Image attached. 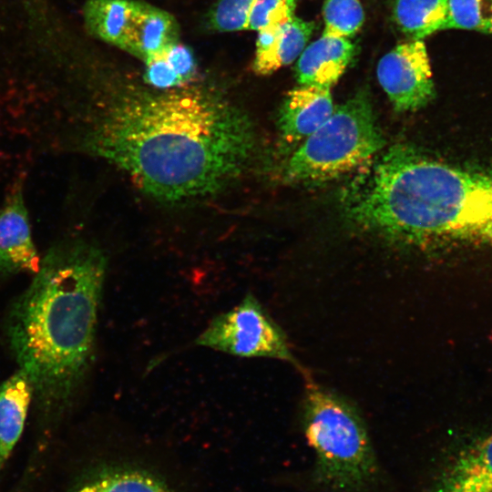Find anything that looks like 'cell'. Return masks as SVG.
<instances>
[{
	"instance_id": "obj_20",
	"label": "cell",
	"mask_w": 492,
	"mask_h": 492,
	"mask_svg": "<svg viewBox=\"0 0 492 492\" xmlns=\"http://www.w3.org/2000/svg\"><path fill=\"white\" fill-rule=\"evenodd\" d=\"M295 7V0H255L247 29L259 32L282 24L294 16Z\"/></svg>"
},
{
	"instance_id": "obj_1",
	"label": "cell",
	"mask_w": 492,
	"mask_h": 492,
	"mask_svg": "<svg viewBox=\"0 0 492 492\" xmlns=\"http://www.w3.org/2000/svg\"><path fill=\"white\" fill-rule=\"evenodd\" d=\"M255 134L249 117L193 88L121 99L87 135V149L165 201L205 197L246 168Z\"/></svg>"
},
{
	"instance_id": "obj_21",
	"label": "cell",
	"mask_w": 492,
	"mask_h": 492,
	"mask_svg": "<svg viewBox=\"0 0 492 492\" xmlns=\"http://www.w3.org/2000/svg\"><path fill=\"white\" fill-rule=\"evenodd\" d=\"M255 0H220L212 11L210 24L220 32L247 29L248 19Z\"/></svg>"
},
{
	"instance_id": "obj_6",
	"label": "cell",
	"mask_w": 492,
	"mask_h": 492,
	"mask_svg": "<svg viewBox=\"0 0 492 492\" xmlns=\"http://www.w3.org/2000/svg\"><path fill=\"white\" fill-rule=\"evenodd\" d=\"M196 344L239 357L273 358L296 364L284 333L251 293L215 316Z\"/></svg>"
},
{
	"instance_id": "obj_12",
	"label": "cell",
	"mask_w": 492,
	"mask_h": 492,
	"mask_svg": "<svg viewBox=\"0 0 492 492\" xmlns=\"http://www.w3.org/2000/svg\"><path fill=\"white\" fill-rule=\"evenodd\" d=\"M33 401L31 383L17 370L0 385V472L8 460L24 429Z\"/></svg>"
},
{
	"instance_id": "obj_8",
	"label": "cell",
	"mask_w": 492,
	"mask_h": 492,
	"mask_svg": "<svg viewBox=\"0 0 492 492\" xmlns=\"http://www.w3.org/2000/svg\"><path fill=\"white\" fill-rule=\"evenodd\" d=\"M40 262L19 183L0 209V274L36 273Z\"/></svg>"
},
{
	"instance_id": "obj_7",
	"label": "cell",
	"mask_w": 492,
	"mask_h": 492,
	"mask_svg": "<svg viewBox=\"0 0 492 492\" xmlns=\"http://www.w3.org/2000/svg\"><path fill=\"white\" fill-rule=\"evenodd\" d=\"M376 76L396 112L416 111L435 97L424 40L411 39L395 46L379 60Z\"/></svg>"
},
{
	"instance_id": "obj_13",
	"label": "cell",
	"mask_w": 492,
	"mask_h": 492,
	"mask_svg": "<svg viewBox=\"0 0 492 492\" xmlns=\"http://www.w3.org/2000/svg\"><path fill=\"white\" fill-rule=\"evenodd\" d=\"M439 492H492V432L456 457Z\"/></svg>"
},
{
	"instance_id": "obj_4",
	"label": "cell",
	"mask_w": 492,
	"mask_h": 492,
	"mask_svg": "<svg viewBox=\"0 0 492 492\" xmlns=\"http://www.w3.org/2000/svg\"><path fill=\"white\" fill-rule=\"evenodd\" d=\"M302 426L316 457L317 481L333 492H358L377 477L378 464L365 425L342 396L307 383Z\"/></svg>"
},
{
	"instance_id": "obj_10",
	"label": "cell",
	"mask_w": 492,
	"mask_h": 492,
	"mask_svg": "<svg viewBox=\"0 0 492 492\" xmlns=\"http://www.w3.org/2000/svg\"><path fill=\"white\" fill-rule=\"evenodd\" d=\"M314 23L297 16L259 31L252 64L256 74L267 76L292 64L306 46Z\"/></svg>"
},
{
	"instance_id": "obj_23",
	"label": "cell",
	"mask_w": 492,
	"mask_h": 492,
	"mask_svg": "<svg viewBox=\"0 0 492 492\" xmlns=\"http://www.w3.org/2000/svg\"><path fill=\"white\" fill-rule=\"evenodd\" d=\"M482 32L492 34V5Z\"/></svg>"
},
{
	"instance_id": "obj_5",
	"label": "cell",
	"mask_w": 492,
	"mask_h": 492,
	"mask_svg": "<svg viewBox=\"0 0 492 492\" xmlns=\"http://www.w3.org/2000/svg\"><path fill=\"white\" fill-rule=\"evenodd\" d=\"M369 94L360 90L334 108L330 118L289 159L287 181L314 184L337 179L371 159L384 145Z\"/></svg>"
},
{
	"instance_id": "obj_9",
	"label": "cell",
	"mask_w": 492,
	"mask_h": 492,
	"mask_svg": "<svg viewBox=\"0 0 492 492\" xmlns=\"http://www.w3.org/2000/svg\"><path fill=\"white\" fill-rule=\"evenodd\" d=\"M333 109L330 87L300 85L285 95L278 113V128L288 142L305 139L330 118Z\"/></svg>"
},
{
	"instance_id": "obj_18",
	"label": "cell",
	"mask_w": 492,
	"mask_h": 492,
	"mask_svg": "<svg viewBox=\"0 0 492 492\" xmlns=\"http://www.w3.org/2000/svg\"><path fill=\"white\" fill-rule=\"evenodd\" d=\"M323 34L339 37L353 36L364 24V13L360 0H324Z\"/></svg>"
},
{
	"instance_id": "obj_11",
	"label": "cell",
	"mask_w": 492,
	"mask_h": 492,
	"mask_svg": "<svg viewBox=\"0 0 492 492\" xmlns=\"http://www.w3.org/2000/svg\"><path fill=\"white\" fill-rule=\"evenodd\" d=\"M355 52L348 38L323 34L305 46L297 60L295 75L299 84L331 88L345 72Z\"/></svg>"
},
{
	"instance_id": "obj_3",
	"label": "cell",
	"mask_w": 492,
	"mask_h": 492,
	"mask_svg": "<svg viewBox=\"0 0 492 492\" xmlns=\"http://www.w3.org/2000/svg\"><path fill=\"white\" fill-rule=\"evenodd\" d=\"M359 229L420 248H492V169L447 164L394 145L345 190Z\"/></svg>"
},
{
	"instance_id": "obj_15",
	"label": "cell",
	"mask_w": 492,
	"mask_h": 492,
	"mask_svg": "<svg viewBox=\"0 0 492 492\" xmlns=\"http://www.w3.org/2000/svg\"><path fill=\"white\" fill-rule=\"evenodd\" d=\"M179 26L168 12L140 3L137 19L125 51L144 62L178 42Z\"/></svg>"
},
{
	"instance_id": "obj_19",
	"label": "cell",
	"mask_w": 492,
	"mask_h": 492,
	"mask_svg": "<svg viewBox=\"0 0 492 492\" xmlns=\"http://www.w3.org/2000/svg\"><path fill=\"white\" fill-rule=\"evenodd\" d=\"M491 5L492 0H447V15L444 29L482 32Z\"/></svg>"
},
{
	"instance_id": "obj_17",
	"label": "cell",
	"mask_w": 492,
	"mask_h": 492,
	"mask_svg": "<svg viewBox=\"0 0 492 492\" xmlns=\"http://www.w3.org/2000/svg\"><path fill=\"white\" fill-rule=\"evenodd\" d=\"M75 492H171L165 484L135 470L109 471L87 482Z\"/></svg>"
},
{
	"instance_id": "obj_2",
	"label": "cell",
	"mask_w": 492,
	"mask_h": 492,
	"mask_svg": "<svg viewBox=\"0 0 492 492\" xmlns=\"http://www.w3.org/2000/svg\"><path fill=\"white\" fill-rule=\"evenodd\" d=\"M106 269L104 253L93 244L57 241L8 310L7 345L31 383L45 425L73 408L87 378Z\"/></svg>"
},
{
	"instance_id": "obj_14",
	"label": "cell",
	"mask_w": 492,
	"mask_h": 492,
	"mask_svg": "<svg viewBox=\"0 0 492 492\" xmlns=\"http://www.w3.org/2000/svg\"><path fill=\"white\" fill-rule=\"evenodd\" d=\"M140 1L87 0L83 16L94 36L125 50L132 33Z\"/></svg>"
},
{
	"instance_id": "obj_22",
	"label": "cell",
	"mask_w": 492,
	"mask_h": 492,
	"mask_svg": "<svg viewBox=\"0 0 492 492\" xmlns=\"http://www.w3.org/2000/svg\"><path fill=\"white\" fill-rule=\"evenodd\" d=\"M162 51L182 85L188 83L196 73V63L191 50L177 42Z\"/></svg>"
},
{
	"instance_id": "obj_16",
	"label": "cell",
	"mask_w": 492,
	"mask_h": 492,
	"mask_svg": "<svg viewBox=\"0 0 492 492\" xmlns=\"http://www.w3.org/2000/svg\"><path fill=\"white\" fill-rule=\"evenodd\" d=\"M446 15L447 0H396L394 11L399 28L420 40L443 30Z\"/></svg>"
}]
</instances>
